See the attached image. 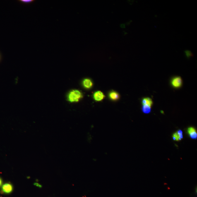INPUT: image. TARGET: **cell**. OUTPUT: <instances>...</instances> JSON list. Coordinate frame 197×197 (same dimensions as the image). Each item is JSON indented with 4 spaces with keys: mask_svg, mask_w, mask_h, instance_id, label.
<instances>
[{
    "mask_svg": "<svg viewBox=\"0 0 197 197\" xmlns=\"http://www.w3.org/2000/svg\"><path fill=\"white\" fill-rule=\"evenodd\" d=\"M109 97L113 100H116L119 98V94L115 91L111 92L109 94Z\"/></svg>",
    "mask_w": 197,
    "mask_h": 197,
    "instance_id": "cell-8",
    "label": "cell"
},
{
    "mask_svg": "<svg viewBox=\"0 0 197 197\" xmlns=\"http://www.w3.org/2000/svg\"><path fill=\"white\" fill-rule=\"evenodd\" d=\"M104 95L103 92L100 91L96 92L94 94V98L95 100L100 101L104 98Z\"/></svg>",
    "mask_w": 197,
    "mask_h": 197,
    "instance_id": "cell-6",
    "label": "cell"
},
{
    "mask_svg": "<svg viewBox=\"0 0 197 197\" xmlns=\"http://www.w3.org/2000/svg\"><path fill=\"white\" fill-rule=\"evenodd\" d=\"M3 184V180L1 177H0V187L2 186Z\"/></svg>",
    "mask_w": 197,
    "mask_h": 197,
    "instance_id": "cell-13",
    "label": "cell"
},
{
    "mask_svg": "<svg viewBox=\"0 0 197 197\" xmlns=\"http://www.w3.org/2000/svg\"><path fill=\"white\" fill-rule=\"evenodd\" d=\"M14 188L11 183H5L2 186L1 193L5 194H9L13 192Z\"/></svg>",
    "mask_w": 197,
    "mask_h": 197,
    "instance_id": "cell-2",
    "label": "cell"
},
{
    "mask_svg": "<svg viewBox=\"0 0 197 197\" xmlns=\"http://www.w3.org/2000/svg\"><path fill=\"white\" fill-rule=\"evenodd\" d=\"M35 184V186H38V187H42V186H41L40 184H39L38 183H35V184Z\"/></svg>",
    "mask_w": 197,
    "mask_h": 197,
    "instance_id": "cell-14",
    "label": "cell"
},
{
    "mask_svg": "<svg viewBox=\"0 0 197 197\" xmlns=\"http://www.w3.org/2000/svg\"><path fill=\"white\" fill-rule=\"evenodd\" d=\"M0 60H1V56H0Z\"/></svg>",
    "mask_w": 197,
    "mask_h": 197,
    "instance_id": "cell-15",
    "label": "cell"
},
{
    "mask_svg": "<svg viewBox=\"0 0 197 197\" xmlns=\"http://www.w3.org/2000/svg\"><path fill=\"white\" fill-rule=\"evenodd\" d=\"M21 1V2L24 3H28L32 2L33 1H32V0H22V1Z\"/></svg>",
    "mask_w": 197,
    "mask_h": 197,
    "instance_id": "cell-12",
    "label": "cell"
},
{
    "mask_svg": "<svg viewBox=\"0 0 197 197\" xmlns=\"http://www.w3.org/2000/svg\"><path fill=\"white\" fill-rule=\"evenodd\" d=\"M151 106L148 105V104H144V105H143L142 110L144 113L148 114L151 111Z\"/></svg>",
    "mask_w": 197,
    "mask_h": 197,
    "instance_id": "cell-9",
    "label": "cell"
},
{
    "mask_svg": "<svg viewBox=\"0 0 197 197\" xmlns=\"http://www.w3.org/2000/svg\"><path fill=\"white\" fill-rule=\"evenodd\" d=\"M82 97L81 92L78 90L72 91L67 95L68 100L71 103L78 102Z\"/></svg>",
    "mask_w": 197,
    "mask_h": 197,
    "instance_id": "cell-1",
    "label": "cell"
},
{
    "mask_svg": "<svg viewBox=\"0 0 197 197\" xmlns=\"http://www.w3.org/2000/svg\"><path fill=\"white\" fill-rule=\"evenodd\" d=\"M182 78L180 76H176L171 80V83L173 87L176 88H179L182 85Z\"/></svg>",
    "mask_w": 197,
    "mask_h": 197,
    "instance_id": "cell-3",
    "label": "cell"
},
{
    "mask_svg": "<svg viewBox=\"0 0 197 197\" xmlns=\"http://www.w3.org/2000/svg\"><path fill=\"white\" fill-rule=\"evenodd\" d=\"M186 57H191V56H192V54L191 52L189 51H186Z\"/></svg>",
    "mask_w": 197,
    "mask_h": 197,
    "instance_id": "cell-11",
    "label": "cell"
},
{
    "mask_svg": "<svg viewBox=\"0 0 197 197\" xmlns=\"http://www.w3.org/2000/svg\"><path fill=\"white\" fill-rule=\"evenodd\" d=\"M142 104H148L150 106H152L153 104V101H152V99L149 98V97H146V98H143L142 102Z\"/></svg>",
    "mask_w": 197,
    "mask_h": 197,
    "instance_id": "cell-10",
    "label": "cell"
},
{
    "mask_svg": "<svg viewBox=\"0 0 197 197\" xmlns=\"http://www.w3.org/2000/svg\"><path fill=\"white\" fill-rule=\"evenodd\" d=\"M173 139L176 141H179L183 138V132L181 130H179L174 133L172 136Z\"/></svg>",
    "mask_w": 197,
    "mask_h": 197,
    "instance_id": "cell-5",
    "label": "cell"
},
{
    "mask_svg": "<svg viewBox=\"0 0 197 197\" xmlns=\"http://www.w3.org/2000/svg\"><path fill=\"white\" fill-rule=\"evenodd\" d=\"M187 132L188 134L192 139H196L197 133L196 130L193 127H189L188 128Z\"/></svg>",
    "mask_w": 197,
    "mask_h": 197,
    "instance_id": "cell-4",
    "label": "cell"
},
{
    "mask_svg": "<svg viewBox=\"0 0 197 197\" xmlns=\"http://www.w3.org/2000/svg\"><path fill=\"white\" fill-rule=\"evenodd\" d=\"M83 86L87 89L90 88L93 85L91 80L89 78L85 79L83 82Z\"/></svg>",
    "mask_w": 197,
    "mask_h": 197,
    "instance_id": "cell-7",
    "label": "cell"
}]
</instances>
